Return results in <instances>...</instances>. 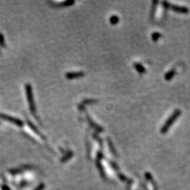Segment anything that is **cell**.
<instances>
[{"instance_id":"obj_1","label":"cell","mask_w":190,"mask_h":190,"mask_svg":"<svg viewBox=\"0 0 190 190\" xmlns=\"http://www.w3.org/2000/svg\"><path fill=\"white\" fill-rule=\"evenodd\" d=\"M25 92H26L27 99L28 101L29 106H30V109L33 114L35 113V105L34 102V98H33V94L32 86L30 84H26L25 86Z\"/></svg>"},{"instance_id":"obj_2","label":"cell","mask_w":190,"mask_h":190,"mask_svg":"<svg viewBox=\"0 0 190 190\" xmlns=\"http://www.w3.org/2000/svg\"><path fill=\"white\" fill-rule=\"evenodd\" d=\"M0 118L8 121L9 123H12L13 124L16 125L18 127H23V122L21 120L17 118L13 117V116L7 115L4 113H0Z\"/></svg>"},{"instance_id":"obj_3","label":"cell","mask_w":190,"mask_h":190,"mask_svg":"<svg viewBox=\"0 0 190 190\" xmlns=\"http://www.w3.org/2000/svg\"><path fill=\"white\" fill-rule=\"evenodd\" d=\"M180 110H176L175 111V113L173 114V116H171L170 117V118L168 120L166 123H165V124L163 125V127L161 129V132L164 133V132H167L168 130V128H170V126L171 125L173 124V123H174V121L176 120L177 118L179 116H180Z\"/></svg>"},{"instance_id":"obj_4","label":"cell","mask_w":190,"mask_h":190,"mask_svg":"<svg viewBox=\"0 0 190 190\" xmlns=\"http://www.w3.org/2000/svg\"><path fill=\"white\" fill-rule=\"evenodd\" d=\"M83 73L82 72H77V73H69L66 75V77L69 79L75 78V77H79L83 75Z\"/></svg>"},{"instance_id":"obj_5","label":"cell","mask_w":190,"mask_h":190,"mask_svg":"<svg viewBox=\"0 0 190 190\" xmlns=\"http://www.w3.org/2000/svg\"><path fill=\"white\" fill-rule=\"evenodd\" d=\"M173 10L175 11V12H177L184 13V14L188 12V9L187 8H185V7H180L176 6V7H173Z\"/></svg>"},{"instance_id":"obj_6","label":"cell","mask_w":190,"mask_h":190,"mask_svg":"<svg viewBox=\"0 0 190 190\" xmlns=\"http://www.w3.org/2000/svg\"><path fill=\"white\" fill-rule=\"evenodd\" d=\"M134 67H135V69H137V71H139V73H144V72L145 71V69H144V67L142 65H140L139 64H134Z\"/></svg>"},{"instance_id":"obj_7","label":"cell","mask_w":190,"mask_h":190,"mask_svg":"<svg viewBox=\"0 0 190 190\" xmlns=\"http://www.w3.org/2000/svg\"><path fill=\"white\" fill-rule=\"evenodd\" d=\"M118 21H119V18L117 16H111V18H110L111 23L113 24V25L117 24Z\"/></svg>"},{"instance_id":"obj_8","label":"cell","mask_w":190,"mask_h":190,"mask_svg":"<svg viewBox=\"0 0 190 190\" xmlns=\"http://www.w3.org/2000/svg\"><path fill=\"white\" fill-rule=\"evenodd\" d=\"M5 46H6V42L4 40V37L0 33V47H5Z\"/></svg>"},{"instance_id":"obj_9","label":"cell","mask_w":190,"mask_h":190,"mask_svg":"<svg viewBox=\"0 0 190 190\" xmlns=\"http://www.w3.org/2000/svg\"><path fill=\"white\" fill-rule=\"evenodd\" d=\"M175 75V71H169L168 73H167L166 75H165V80H170L171 78H172V77H173V75Z\"/></svg>"},{"instance_id":"obj_10","label":"cell","mask_w":190,"mask_h":190,"mask_svg":"<svg viewBox=\"0 0 190 190\" xmlns=\"http://www.w3.org/2000/svg\"><path fill=\"white\" fill-rule=\"evenodd\" d=\"M160 35L159 34V33H154V34L152 35V38H153V40H154V41H156V40H157L158 39L160 38Z\"/></svg>"}]
</instances>
